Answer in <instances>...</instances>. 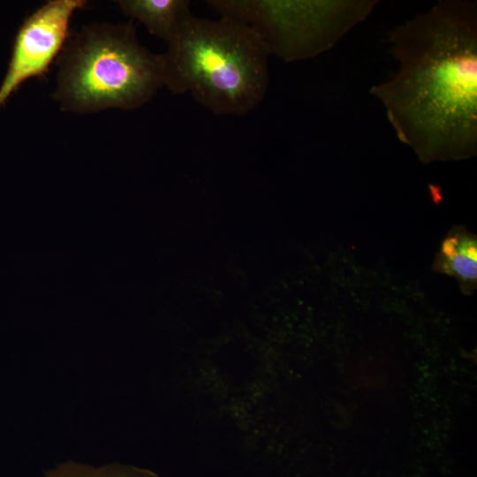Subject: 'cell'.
Here are the masks:
<instances>
[{
  "label": "cell",
  "mask_w": 477,
  "mask_h": 477,
  "mask_svg": "<svg viewBox=\"0 0 477 477\" xmlns=\"http://www.w3.org/2000/svg\"><path fill=\"white\" fill-rule=\"evenodd\" d=\"M44 477H158L153 472L131 466L110 464L101 466L67 461L49 470Z\"/></svg>",
  "instance_id": "8"
},
{
  "label": "cell",
  "mask_w": 477,
  "mask_h": 477,
  "mask_svg": "<svg viewBox=\"0 0 477 477\" xmlns=\"http://www.w3.org/2000/svg\"><path fill=\"white\" fill-rule=\"evenodd\" d=\"M220 16L252 27L270 55L286 63L307 60L333 48L363 22L375 0H210Z\"/></svg>",
  "instance_id": "4"
},
{
  "label": "cell",
  "mask_w": 477,
  "mask_h": 477,
  "mask_svg": "<svg viewBox=\"0 0 477 477\" xmlns=\"http://www.w3.org/2000/svg\"><path fill=\"white\" fill-rule=\"evenodd\" d=\"M121 11L142 23L148 32L168 42L193 14L187 0H120Z\"/></svg>",
  "instance_id": "6"
},
{
  "label": "cell",
  "mask_w": 477,
  "mask_h": 477,
  "mask_svg": "<svg viewBox=\"0 0 477 477\" xmlns=\"http://www.w3.org/2000/svg\"><path fill=\"white\" fill-rule=\"evenodd\" d=\"M163 87L161 54L142 46L132 20L84 26L58 58L53 98L80 114L135 110Z\"/></svg>",
  "instance_id": "3"
},
{
  "label": "cell",
  "mask_w": 477,
  "mask_h": 477,
  "mask_svg": "<svg viewBox=\"0 0 477 477\" xmlns=\"http://www.w3.org/2000/svg\"><path fill=\"white\" fill-rule=\"evenodd\" d=\"M397 74L370 93L423 163L477 152V3L441 0L390 30Z\"/></svg>",
  "instance_id": "1"
},
{
  "label": "cell",
  "mask_w": 477,
  "mask_h": 477,
  "mask_svg": "<svg viewBox=\"0 0 477 477\" xmlns=\"http://www.w3.org/2000/svg\"><path fill=\"white\" fill-rule=\"evenodd\" d=\"M86 4L85 0H49L24 20L0 85V108L21 84L47 72L67 42L72 14Z\"/></svg>",
  "instance_id": "5"
},
{
  "label": "cell",
  "mask_w": 477,
  "mask_h": 477,
  "mask_svg": "<svg viewBox=\"0 0 477 477\" xmlns=\"http://www.w3.org/2000/svg\"><path fill=\"white\" fill-rule=\"evenodd\" d=\"M438 269L460 281L463 287L472 289L477 277V245L473 237L456 231L443 242L438 255Z\"/></svg>",
  "instance_id": "7"
},
{
  "label": "cell",
  "mask_w": 477,
  "mask_h": 477,
  "mask_svg": "<svg viewBox=\"0 0 477 477\" xmlns=\"http://www.w3.org/2000/svg\"><path fill=\"white\" fill-rule=\"evenodd\" d=\"M269 50L249 26L228 17L192 14L161 54L163 80L216 115L245 116L264 99Z\"/></svg>",
  "instance_id": "2"
}]
</instances>
